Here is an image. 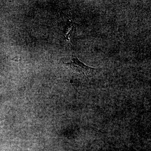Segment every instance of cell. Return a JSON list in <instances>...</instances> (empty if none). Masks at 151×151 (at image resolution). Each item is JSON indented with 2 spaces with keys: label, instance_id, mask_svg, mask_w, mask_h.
I'll use <instances>...</instances> for the list:
<instances>
[{
  "label": "cell",
  "instance_id": "6da1fadb",
  "mask_svg": "<svg viewBox=\"0 0 151 151\" xmlns=\"http://www.w3.org/2000/svg\"><path fill=\"white\" fill-rule=\"evenodd\" d=\"M74 72L78 74L88 76L94 73L95 68L89 67L80 61L77 58H73L72 61L66 63Z\"/></svg>",
  "mask_w": 151,
  "mask_h": 151
}]
</instances>
